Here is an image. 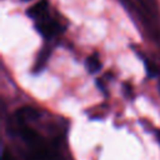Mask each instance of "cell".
<instances>
[{
	"label": "cell",
	"mask_w": 160,
	"mask_h": 160,
	"mask_svg": "<svg viewBox=\"0 0 160 160\" xmlns=\"http://www.w3.org/2000/svg\"><path fill=\"white\" fill-rule=\"evenodd\" d=\"M35 28H36V30H38L44 38H46V39L54 38L55 35H58V34H60V32L62 31L60 24H58L55 20L50 19V16L46 18V19H44V20L36 21Z\"/></svg>",
	"instance_id": "cell-1"
},
{
	"label": "cell",
	"mask_w": 160,
	"mask_h": 160,
	"mask_svg": "<svg viewBox=\"0 0 160 160\" xmlns=\"http://www.w3.org/2000/svg\"><path fill=\"white\" fill-rule=\"evenodd\" d=\"M48 9H49L48 1L46 0H40L36 4H34L32 6H30L28 9L26 14H28V16H30L35 21H40V20H44V19L49 18Z\"/></svg>",
	"instance_id": "cell-2"
},
{
	"label": "cell",
	"mask_w": 160,
	"mask_h": 160,
	"mask_svg": "<svg viewBox=\"0 0 160 160\" xmlns=\"http://www.w3.org/2000/svg\"><path fill=\"white\" fill-rule=\"evenodd\" d=\"M85 65H86V69L90 74H95L98 72L100 69H101V62H100V59H99V55L95 52L92 55H90L86 61H85Z\"/></svg>",
	"instance_id": "cell-3"
},
{
	"label": "cell",
	"mask_w": 160,
	"mask_h": 160,
	"mask_svg": "<svg viewBox=\"0 0 160 160\" xmlns=\"http://www.w3.org/2000/svg\"><path fill=\"white\" fill-rule=\"evenodd\" d=\"M50 54H51V49H49V48H45V49H42L40 51V54H39V56L36 59L35 66H34V71H40L45 66V64H46Z\"/></svg>",
	"instance_id": "cell-4"
},
{
	"label": "cell",
	"mask_w": 160,
	"mask_h": 160,
	"mask_svg": "<svg viewBox=\"0 0 160 160\" xmlns=\"http://www.w3.org/2000/svg\"><path fill=\"white\" fill-rule=\"evenodd\" d=\"M144 62H145L146 72H148V75H149L150 78H155V76H158V75L160 74V70H159L158 65H156L154 61H151V60H149V59H145Z\"/></svg>",
	"instance_id": "cell-5"
},
{
	"label": "cell",
	"mask_w": 160,
	"mask_h": 160,
	"mask_svg": "<svg viewBox=\"0 0 160 160\" xmlns=\"http://www.w3.org/2000/svg\"><path fill=\"white\" fill-rule=\"evenodd\" d=\"M1 160H15V159H14V156L8 150H4L2 155H1Z\"/></svg>",
	"instance_id": "cell-6"
},
{
	"label": "cell",
	"mask_w": 160,
	"mask_h": 160,
	"mask_svg": "<svg viewBox=\"0 0 160 160\" xmlns=\"http://www.w3.org/2000/svg\"><path fill=\"white\" fill-rule=\"evenodd\" d=\"M156 138H158V141L160 144V130H156Z\"/></svg>",
	"instance_id": "cell-7"
},
{
	"label": "cell",
	"mask_w": 160,
	"mask_h": 160,
	"mask_svg": "<svg viewBox=\"0 0 160 160\" xmlns=\"http://www.w3.org/2000/svg\"><path fill=\"white\" fill-rule=\"evenodd\" d=\"M22 1H30V0H22Z\"/></svg>",
	"instance_id": "cell-8"
}]
</instances>
